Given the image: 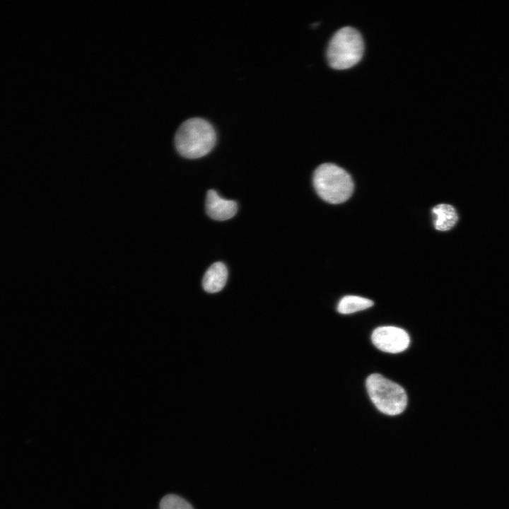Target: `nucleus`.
Instances as JSON below:
<instances>
[{"instance_id": "nucleus-1", "label": "nucleus", "mask_w": 509, "mask_h": 509, "mask_svg": "<svg viewBox=\"0 0 509 509\" xmlns=\"http://www.w3.org/2000/svg\"><path fill=\"white\" fill-rule=\"evenodd\" d=\"M216 140L213 126L206 119L194 117L185 121L178 128L175 144L178 153L187 158H199L208 154Z\"/></svg>"}, {"instance_id": "nucleus-2", "label": "nucleus", "mask_w": 509, "mask_h": 509, "mask_svg": "<svg viewBox=\"0 0 509 509\" xmlns=\"http://www.w3.org/2000/svg\"><path fill=\"white\" fill-rule=\"evenodd\" d=\"M313 185L317 194L330 204L346 201L353 191V182L343 168L333 163H324L313 174Z\"/></svg>"}, {"instance_id": "nucleus-3", "label": "nucleus", "mask_w": 509, "mask_h": 509, "mask_svg": "<svg viewBox=\"0 0 509 509\" xmlns=\"http://www.w3.org/2000/svg\"><path fill=\"white\" fill-rule=\"evenodd\" d=\"M364 44L360 33L353 27L338 30L331 38L327 57L331 67L346 69L356 65L362 58Z\"/></svg>"}, {"instance_id": "nucleus-4", "label": "nucleus", "mask_w": 509, "mask_h": 509, "mask_svg": "<svg viewBox=\"0 0 509 509\" xmlns=\"http://www.w3.org/2000/svg\"><path fill=\"white\" fill-rule=\"evenodd\" d=\"M365 384L371 401L382 413L394 416L404 411L407 395L402 386L378 373L369 375Z\"/></svg>"}, {"instance_id": "nucleus-5", "label": "nucleus", "mask_w": 509, "mask_h": 509, "mask_svg": "<svg viewBox=\"0 0 509 509\" xmlns=\"http://www.w3.org/2000/svg\"><path fill=\"white\" fill-rule=\"evenodd\" d=\"M371 339L378 349L391 353L404 351L410 341L409 336L405 330L392 326L376 328L372 334Z\"/></svg>"}, {"instance_id": "nucleus-6", "label": "nucleus", "mask_w": 509, "mask_h": 509, "mask_svg": "<svg viewBox=\"0 0 509 509\" xmlns=\"http://www.w3.org/2000/svg\"><path fill=\"white\" fill-rule=\"evenodd\" d=\"M238 210L237 203L220 197L213 190L208 191L206 199V211L208 216L217 221H226L233 217Z\"/></svg>"}, {"instance_id": "nucleus-7", "label": "nucleus", "mask_w": 509, "mask_h": 509, "mask_svg": "<svg viewBox=\"0 0 509 509\" xmlns=\"http://www.w3.org/2000/svg\"><path fill=\"white\" fill-rule=\"evenodd\" d=\"M227 279L228 270L226 265L217 262L206 270L202 280V286L208 293H217L225 286Z\"/></svg>"}, {"instance_id": "nucleus-8", "label": "nucleus", "mask_w": 509, "mask_h": 509, "mask_svg": "<svg viewBox=\"0 0 509 509\" xmlns=\"http://www.w3.org/2000/svg\"><path fill=\"white\" fill-rule=\"evenodd\" d=\"M433 224L436 230H449L453 228L458 220L455 209L447 204H440L432 209Z\"/></svg>"}, {"instance_id": "nucleus-9", "label": "nucleus", "mask_w": 509, "mask_h": 509, "mask_svg": "<svg viewBox=\"0 0 509 509\" xmlns=\"http://www.w3.org/2000/svg\"><path fill=\"white\" fill-rule=\"evenodd\" d=\"M373 305V302L370 299L356 296H346L340 300L337 311L341 314H350L367 309Z\"/></svg>"}, {"instance_id": "nucleus-10", "label": "nucleus", "mask_w": 509, "mask_h": 509, "mask_svg": "<svg viewBox=\"0 0 509 509\" xmlns=\"http://www.w3.org/2000/svg\"><path fill=\"white\" fill-rule=\"evenodd\" d=\"M159 507L160 509H194L185 499L175 494L165 496L161 499Z\"/></svg>"}]
</instances>
